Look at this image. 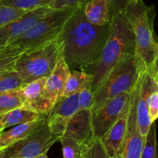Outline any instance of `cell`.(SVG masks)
Returning <instances> with one entry per match:
<instances>
[{
  "instance_id": "obj_1",
  "label": "cell",
  "mask_w": 158,
  "mask_h": 158,
  "mask_svg": "<svg viewBox=\"0 0 158 158\" xmlns=\"http://www.w3.org/2000/svg\"><path fill=\"white\" fill-rule=\"evenodd\" d=\"M109 33V24L91 23L83 6L67 20L61 33L62 56L71 70H85L95 63L102 54Z\"/></svg>"
},
{
  "instance_id": "obj_2",
  "label": "cell",
  "mask_w": 158,
  "mask_h": 158,
  "mask_svg": "<svg viewBox=\"0 0 158 158\" xmlns=\"http://www.w3.org/2000/svg\"><path fill=\"white\" fill-rule=\"evenodd\" d=\"M136 55V40L133 28L124 12L113 13L109 33L99 58L83 71L90 77L92 90H97L112 69Z\"/></svg>"
},
{
  "instance_id": "obj_3",
  "label": "cell",
  "mask_w": 158,
  "mask_h": 158,
  "mask_svg": "<svg viewBox=\"0 0 158 158\" xmlns=\"http://www.w3.org/2000/svg\"><path fill=\"white\" fill-rule=\"evenodd\" d=\"M124 13L134 33L136 57L143 68L151 69L156 65L158 54V41L153 31L154 6L138 0L130 2Z\"/></svg>"
},
{
  "instance_id": "obj_4",
  "label": "cell",
  "mask_w": 158,
  "mask_h": 158,
  "mask_svg": "<svg viewBox=\"0 0 158 158\" xmlns=\"http://www.w3.org/2000/svg\"><path fill=\"white\" fill-rule=\"evenodd\" d=\"M63 46L60 34L51 43L24 51L16 60L14 68L22 77L24 85L48 77L62 55Z\"/></svg>"
},
{
  "instance_id": "obj_5",
  "label": "cell",
  "mask_w": 158,
  "mask_h": 158,
  "mask_svg": "<svg viewBox=\"0 0 158 158\" xmlns=\"http://www.w3.org/2000/svg\"><path fill=\"white\" fill-rule=\"evenodd\" d=\"M78 7L80 6L52 10L7 47L27 51L54 41L61 34L67 20Z\"/></svg>"
},
{
  "instance_id": "obj_6",
  "label": "cell",
  "mask_w": 158,
  "mask_h": 158,
  "mask_svg": "<svg viewBox=\"0 0 158 158\" xmlns=\"http://www.w3.org/2000/svg\"><path fill=\"white\" fill-rule=\"evenodd\" d=\"M143 69L136 55L130 57L112 69L95 92V102L92 112L96 110L110 98L132 92L139 82Z\"/></svg>"
},
{
  "instance_id": "obj_7",
  "label": "cell",
  "mask_w": 158,
  "mask_h": 158,
  "mask_svg": "<svg viewBox=\"0 0 158 158\" xmlns=\"http://www.w3.org/2000/svg\"><path fill=\"white\" fill-rule=\"evenodd\" d=\"M60 137L51 131L45 118L44 122L27 137L1 150L0 158H35L48 153Z\"/></svg>"
},
{
  "instance_id": "obj_8",
  "label": "cell",
  "mask_w": 158,
  "mask_h": 158,
  "mask_svg": "<svg viewBox=\"0 0 158 158\" xmlns=\"http://www.w3.org/2000/svg\"><path fill=\"white\" fill-rule=\"evenodd\" d=\"M131 93L119 94L92 112V124L95 137L101 139L112 128L128 106Z\"/></svg>"
},
{
  "instance_id": "obj_9",
  "label": "cell",
  "mask_w": 158,
  "mask_h": 158,
  "mask_svg": "<svg viewBox=\"0 0 158 158\" xmlns=\"http://www.w3.org/2000/svg\"><path fill=\"white\" fill-rule=\"evenodd\" d=\"M139 82L131 93L130 100L128 124L122 150L123 158H141L145 138L139 131L137 121V98Z\"/></svg>"
},
{
  "instance_id": "obj_10",
  "label": "cell",
  "mask_w": 158,
  "mask_h": 158,
  "mask_svg": "<svg viewBox=\"0 0 158 158\" xmlns=\"http://www.w3.org/2000/svg\"><path fill=\"white\" fill-rule=\"evenodd\" d=\"M78 110V93L59 98L46 115L47 123L51 131L62 136L71 118Z\"/></svg>"
},
{
  "instance_id": "obj_11",
  "label": "cell",
  "mask_w": 158,
  "mask_h": 158,
  "mask_svg": "<svg viewBox=\"0 0 158 158\" xmlns=\"http://www.w3.org/2000/svg\"><path fill=\"white\" fill-rule=\"evenodd\" d=\"M52 10L49 6L28 10L19 18L0 29V51L8 46L9 44L25 33Z\"/></svg>"
},
{
  "instance_id": "obj_12",
  "label": "cell",
  "mask_w": 158,
  "mask_h": 158,
  "mask_svg": "<svg viewBox=\"0 0 158 158\" xmlns=\"http://www.w3.org/2000/svg\"><path fill=\"white\" fill-rule=\"evenodd\" d=\"M156 77V65L151 69H143L141 72L139 81V91L137 98V121L139 131L146 138L152 123L147 110V100L150 92L157 89Z\"/></svg>"
},
{
  "instance_id": "obj_13",
  "label": "cell",
  "mask_w": 158,
  "mask_h": 158,
  "mask_svg": "<svg viewBox=\"0 0 158 158\" xmlns=\"http://www.w3.org/2000/svg\"><path fill=\"white\" fill-rule=\"evenodd\" d=\"M70 71L71 69L61 55L53 72L47 77L44 90V98L51 107L63 95L65 82Z\"/></svg>"
},
{
  "instance_id": "obj_14",
  "label": "cell",
  "mask_w": 158,
  "mask_h": 158,
  "mask_svg": "<svg viewBox=\"0 0 158 158\" xmlns=\"http://www.w3.org/2000/svg\"><path fill=\"white\" fill-rule=\"evenodd\" d=\"M92 116L91 109H79L71 118L62 136L73 138L83 145L89 143L95 138Z\"/></svg>"
},
{
  "instance_id": "obj_15",
  "label": "cell",
  "mask_w": 158,
  "mask_h": 158,
  "mask_svg": "<svg viewBox=\"0 0 158 158\" xmlns=\"http://www.w3.org/2000/svg\"><path fill=\"white\" fill-rule=\"evenodd\" d=\"M46 80L47 77L38 79L24 85L18 90L23 102L24 106L44 115H46L52 108L44 98Z\"/></svg>"
},
{
  "instance_id": "obj_16",
  "label": "cell",
  "mask_w": 158,
  "mask_h": 158,
  "mask_svg": "<svg viewBox=\"0 0 158 158\" xmlns=\"http://www.w3.org/2000/svg\"><path fill=\"white\" fill-rule=\"evenodd\" d=\"M129 112L130 102L112 128L101 138L109 158L122 153L123 143L127 134Z\"/></svg>"
},
{
  "instance_id": "obj_17",
  "label": "cell",
  "mask_w": 158,
  "mask_h": 158,
  "mask_svg": "<svg viewBox=\"0 0 158 158\" xmlns=\"http://www.w3.org/2000/svg\"><path fill=\"white\" fill-rule=\"evenodd\" d=\"M112 0H90L83 6L84 13L91 23L106 26L112 18Z\"/></svg>"
},
{
  "instance_id": "obj_18",
  "label": "cell",
  "mask_w": 158,
  "mask_h": 158,
  "mask_svg": "<svg viewBox=\"0 0 158 158\" xmlns=\"http://www.w3.org/2000/svg\"><path fill=\"white\" fill-rule=\"evenodd\" d=\"M46 117L39 120L15 126L8 130L0 133V151L25 139L44 122Z\"/></svg>"
},
{
  "instance_id": "obj_19",
  "label": "cell",
  "mask_w": 158,
  "mask_h": 158,
  "mask_svg": "<svg viewBox=\"0 0 158 158\" xmlns=\"http://www.w3.org/2000/svg\"><path fill=\"white\" fill-rule=\"evenodd\" d=\"M46 117L26 106L17 108L4 115H0V127L4 130L15 126L39 120Z\"/></svg>"
},
{
  "instance_id": "obj_20",
  "label": "cell",
  "mask_w": 158,
  "mask_h": 158,
  "mask_svg": "<svg viewBox=\"0 0 158 158\" xmlns=\"http://www.w3.org/2000/svg\"><path fill=\"white\" fill-rule=\"evenodd\" d=\"M90 82V77L81 70H71L65 82L62 96H70L78 93L87 83Z\"/></svg>"
},
{
  "instance_id": "obj_21",
  "label": "cell",
  "mask_w": 158,
  "mask_h": 158,
  "mask_svg": "<svg viewBox=\"0 0 158 158\" xmlns=\"http://www.w3.org/2000/svg\"><path fill=\"white\" fill-rule=\"evenodd\" d=\"M23 85L22 77L15 69L0 72V93L19 90Z\"/></svg>"
},
{
  "instance_id": "obj_22",
  "label": "cell",
  "mask_w": 158,
  "mask_h": 158,
  "mask_svg": "<svg viewBox=\"0 0 158 158\" xmlns=\"http://www.w3.org/2000/svg\"><path fill=\"white\" fill-rule=\"evenodd\" d=\"M23 106V102L19 91L0 93V115Z\"/></svg>"
},
{
  "instance_id": "obj_23",
  "label": "cell",
  "mask_w": 158,
  "mask_h": 158,
  "mask_svg": "<svg viewBox=\"0 0 158 158\" xmlns=\"http://www.w3.org/2000/svg\"><path fill=\"white\" fill-rule=\"evenodd\" d=\"M59 141L62 146L64 158H81L83 145L69 136H60Z\"/></svg>"
},
{
  "instance_id": "obj_24",
  "label": "cell",
  "mask_w": 158,
  "mask_h": 158,
  "mask_svg": "<svg viewBox=\"0 0 158 158\" xmlns=\"http://www.w3.org/2000/svg\"><path fill=\"white\" fill-rule=\"evenodd\" d=\"M23 51L6 47L0 51V72L14 69L16 60Z\"/></svg>"
},
{
  "instance_id": "obj_25",
  "label": "cell",
  "mask_w": 158,
  "mask_h": 158,
  "mask_svg": "<svg viewBox=\"0 0 158 158\" xmlns=\"http://www.w3.org/2000/svg\"><path fill=\"white\" fill-rule=\"evenodd\" d=\"M141 158H158L156 123L151 124L145 138Z\"/></svg>"
},
{
  "instance_id": "obj_26",
  "label": "cell",
  "mask_w": 158,
  "mask_h": 158,
  "mask_svg": "<svg viewBox=\"0 0 158 158\" xmlns=\"http://www.w3.org/2000/svg\"><path fill=\"white\" fill-rule=\"evenodd\" d=\"M81 158H109L100 138L95 137L83 147Z\"/></svg>"
},
{
  "instance_id": "obj_27",
  "label": "cell",
  "mask_w": 158,
  "mask_h": 158,
  "mask_svg": "<svg viewBox=\"0 0 158 158\" xmlns=\"http://www.w3.org/2000/svg\"><path fill=\"white\" fill-rule=\"evenodd\" d=\"M54 0H0V3L15 8L31 10L40 7L49 6Z\"/></svg>"
},
{
  "instance_id": "obj_28",
  "label": "cell",
  "mask_w": 158,
  "mask_h": 158,
  "mask_svg": "<svg viewBox=\"0 0 158 158\" xmlns=\"http://www.w3.org/2000/svg\"><path fill=\"white\" fill-rule=\"evenodd\" d=\"M27 11L28 10L15 8L0 3V29L14 19L19 18Z\"/></svg>"
},
{
  "instance_id": "obj_29",
  "label": "cell",
  "mask_w": 158,
  "mask_h": 158,
  "mask_svg": "<svg viewBox=\"0 0 158 158\" xmlns=\"http://www.w3.org/2000/svg\"><path fill=\"white\" fill-rule=\"evenodd\" d=\"M79 109H91L95 102V92L92 90L91 83L89 82L78 92Z\"/></svg>"
},
{
  "instance_id": "obj_30",
  "label": "cell",
  "mask_w": 158,
  "mask_h": 158,
  "mask_svg": "<svg viewBox=\"0 0 158 158\" xmlns=\"http://www.w3.org/2000/svg\"><path fill=\"white\" fill-rule=\"evenodd\" d=\"M147 110L150 122H156L158 118V88L154 89L147 97Z\"/></svg>"
},
{
  "instance_id": "obj_31",
  "label": "cell",
  "mask_w": 158,
  "mask_h": 158,
  "mask_svg": "<svg viewBox=\"0 0 158 158\" xmlns=\"http://www.w3.org/2000/svg\"><path fill=\"white\" fill-rule=\"evenodd\" d=\"M90 0H54L49 5L53 10H60L71 6H85Z\"/></svg>"
},
{
  "instance_id": "obj_32",
  "label": "cell",
  "mask_w": 158,
  "mask_h": 158,
  "mask_svg": "<svg viewBox=\"0 0 158 158\" xmlns=\"http://www.w3.org/2000/svg\"><path fill=\"white\" fill-rule=\"evenodd\" d=\"M130 0H112V15L113 13L125 12Z\"/></svg>"
},
{
  "instance_id": "obj_33",
  "label": "cell",
  "mask_w": 158,
  "mask_h": 158,
  "mask_svg": "<svg viewBox=\"0 0 158 158\" xmlns=\"http://www.w3.org/2000/svg\"><path fill=\"white\" fill-rule=\"evenodd\" d=\"M35 158H49L48 156V155H47V153H42V154L39 155L38 156H36V157Z\"/></svg>"
},
{
  "instance_id": "obj_34",
  "label": "cell",
  "mask_w": 158,
  "mask_h": 158,
  "mask_svg": "<svg viewBox=\"0 0 158 158\" xmlns=\"http://www.w3.org/2000/svg\"><path fill=\"white\" fill-rule=\"evenodd\" d=\"M156 82L158 85V62L156 61Z\"/></svg>"
},
{
  "instance_id": "obj_35",
  "label": "cell",
  "mask_w": 158,
  "mask_h": 158,
  "mask_svg": "<svg viewBox=\"0 0 158 158\" xmlns=\"http://www.w3.org/2000/svg\"><path fill=\"white\" fill-rule=\"evenodd\" d=\"M110 158H123V157H122V154L119 153V154H117L115 155V156H112V157H110Z\"/></svg>"
},
{
  "instance_id": "obj_36",
  "label": "cell",
  "mask_w": 158,
  "mask_h": 158,
  "mask_svg": "<svg viewBox=\"0 0 158 158\" xmlns=\"http://www.w3.org/2000/svg\"><path fill=\"white\" fill-rule=\"evenodd\" d=\"M136 1H138V0H130V2H136ZM130 2H129V3H130Z\"/></svg>"
},
{
  "instance_id": "obj_37",
  "label": "cell",
  "mask_w": 158,
  "mask_h": 158,
  "mask_svg": "<svg viewBox=\"0 0 158 158\" xmlns=\"http://www.w3.org/2000/svg\"><path fill=\"white\" fill-rule=\"evenodd\" d=\"M3 130H3V129H2V127H0V133H2V131H3Z\"/></svg>"
},
{
  "instance_id": "obj_38",
  "label": "cell",
  "mask_w": 158,
  "mask_h": 158,
  "mask_svg": "<svg viewBox=\"0 0 158 158\" xmlns=\"http://www.w3.org/2000/svg\"><path fill=\"white\" fill-rule=\"evenodd\" d=\"M156 61L158 62V54H157V60H156Z\"/></svg>"
},
{
  "instance_id": "obj_39",
  "label": "cell",
  "mask_w": 158,
  "mask_h": 158,
  "mask_svg": "<svg viewBox=\"0 0 158 158\" xmlns=\"http://www.w3.org/2000/svg\"><path fill=\"white\" fill-rule=\"evenodd\" d=\"M18 158H22V157H18Z\"/></svg>"
}]
</instances>
